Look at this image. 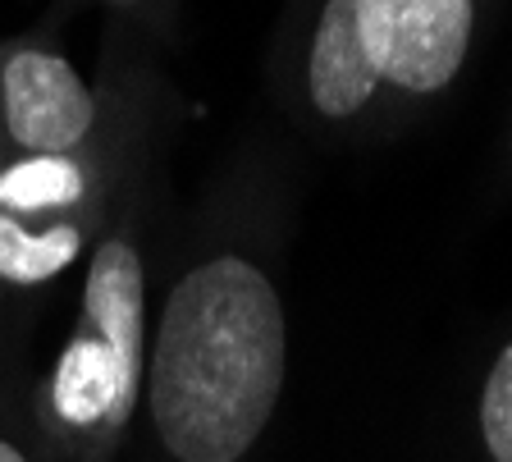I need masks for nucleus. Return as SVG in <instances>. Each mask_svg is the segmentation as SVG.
<instances>
[{"mask_svg":"<svg viewBox=\"0 0 512 462\" xmlns=\"http://www.w3.org/2000/svg\"><path fill=\"white\" fill-rule=\"evenodd\" d=\"M0 462H28V458H23V449H19V444L0 440Z\"/></svg>","mask_w":512,"mask_h":462,"instance_id":"9","label":"nucleus"},{"mask_svg":"<svg viewBox=\"0 0 512 462\" xmlns=\"http://www.w3.org/2000/svg\"><path fill=\"white\" fill-rule=\"evenodd\" d=\"M142 385V362H128L115 344H106L92 325H78L64 344L51 380V408L60 421L78 430L124 426Z\"/></svg>","mask_w":512,"mask_h":462,"instance_id":"4","label":"nucleus"},{"mask_svg":"<svg viewBox=\"0 0 512 462\" xmlns=\"http://www.w3.org/2000/svg\"><path fill=\"white\" fill-rule=\"evenodd\" d=\"M87 197V170L74 156H19L0 165V211L19 220L69 211Z\"/></svg>","mask_w":512,"mask_h":462,"instance_id":"7","label":"nucleus"},{"mask_svg":"<svg viewBox=\"0 0 512 462\" xmlns=\"http://www.w3.org/2000/svg\"><path fill=\"white\" fill-rule=\"evenodd\" d=\"M362 37L380 83L435 92L462 69L471 0H362Z\"/></svg>","mask_w":512,"mask_h":462,"instance_id":"3","label":"nucleus"},{"mask_svg":"<svg viewBox=\"0 0 512 462\" xmlns=\"http://www.w3.org/2000/svg\"><path fill=\"white\" fill-rule=\"evenodd\" d=\"M480 430L490 444L494 462H512V344L499 353L485 394H480Z\"/></svg>","mask_w":512,"mask_h":462,"instance_id":"8","label":"nucleus"},{"mask_svg":"<svg viewBox=\"0 0 512 462\" xmlns=\"http://www.w3.org/2000/svg\"><path fill=\"white\" fill-rule=\"evenodd\" d=\"M284 302L261 266L215 257L165 298L151 344V426L174 462H238L284 389Z\"/></svg>","mask_w":512,"mask_h":462,"instance_id":"1","label":"nucleus"},{"mask_svg":"<svg viewBox=\"0 0 512 462\" xmlns=\"http://www.w3.org/2000/svg\"><path fill=\"white\" fill-rule=\"evenodd\" d=\"M110 5H138V0H110Z\"/></svg>","mask_w":512,"mask_h":462,"instance_id":"10","label":"nucleus"},{"mask_svg":"<svg viewBox=\"0 0 512 462\" xmlns=\"http://www.w3.org/2000/svg\"><path fill=\"white\" fill-rule=\"evenodd\" d=\"M380 87L375 60L362 37V0H325L311 37L307 92L325 119H348Z\"/></svg>","mask_w":512,"mask_h":462,"instance_id":"5","label":"nucleus"},{"mask_svg":"<svg viewBox=\"0 0 512 462\" xmlns=\"http://www.w3.org/2000/svg\"><path fill=\"white\" fill-rule=\"evenodd\" d=\"M83 252V229L74 220H51L32 225L19 215L0 211V280L5 284H46L78 261Z\"/></svg>","mask_w":512,"mask_h":462,"instance_id":"6","label":"nucleus"},{"mask_svg":"<svg viewBox=\"0 0 512 462\" xmlns=\"http://www.w3.org/2000/svg\"><path fill=\"white\" fill-rule=\"evenodd\" d=\"M92 124V87L64 55L19 46L0 60V133L19 156H74Z\"/></svg>","mask_w":512,"mask_h":462,"instance_id":"2","label":"nucleus"}]
</instances>
